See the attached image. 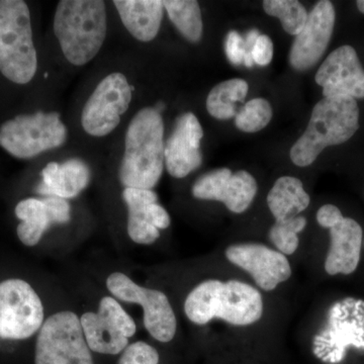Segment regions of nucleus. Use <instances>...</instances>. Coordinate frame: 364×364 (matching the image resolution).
I'll return each mask as SVG.
<instances>
[{"label": "nucleus", "instance_id": "obj_17", "mask_svg": "<svg viewBox=\"0 0 364 364\" xmlns=\"http://www.w3.org/2000/svg\"><path fill=\"white\" fill-rule=\"evenodd\" d=\"M14 213L21 220L16 234L21 243L28 247L37 246L46 232L54 225L71 221L70 203L55 196L26 198L16 205Z\"/></svg>", "mask_w": 364, "mask_h": 364}, {"label": "nucleus", "instance_id": "obj_32", "mask_svg": "<svg viewBox=\"0 0 364 364\" xmlns=\"http://www.w3.org/2000/svg\"><path fill=\"white\" fill-rule=\"evenodd\" d=\"M343 215L340 212L336 205H325L318 208L317 213V221L318 225L323 228H330L336 225L340 220L343 219Z\"/></svg>", "mask_w": 364, "mask_h": 364}, {"label": "nucleus", "instance_id": "obj_27", "mask_svg": "<svg viewBox=\"0 0 364 364\" xmlns=\"http://www.w3.org/2000/svg\"><path fill=\"white\" fill-rule=\"evenodd\" d=\"M306 219L298 215L286 221H275L269 231V239L284 255H291L299 247L298 235L305 229Z\"/></svg>", "mask_w": 364, "mask_h": 364}, {"label": "nucleus", "instance_id": "obj_18", "mask_svg": "<svg viewBox=\"0 0 364 364\" xmlns=\"http://www.w3.org/2000/svg\"><path fill=\"white\" fill-rule=\"evenodd\" d=\"M329 230L331 246L325 261L326 272L329 275L351 274L360 260L363 228L351 218H343Z\"/></svg>", "mask_w": 364, "mask_h": 364}, {"label": "nucleus", "instance_id": "obj_22", "mask_svg": "<svg viewBox=\"0 0 364 364\" xmlns=\"http://www.w3.org/2000/svg\"><path fill=\"white\" fill-rule=\"evenodd\" d=\"M310 196L303 182L293 176L279 177L267 196V205L275 221H286L298 217L310 205Z\"/></svg>", "mask_w": 364, "mask_h": 364}, {"label": "nucleus", "instance_id": "obj_5", "mask_svg": "<svg viewBox=\"0 0 364 364\" xmlns=\"http://www.w3.org/2000/svg\"><path fill=\"white\" fill-rule=\"evenodd\" d=\"M37 69L28 4L23 0H0V72L11 82L26 85Z\"/></svg>", "mask_w": 364, "mask_h": 364}, {"label": "nucleus", "instance_id": "obj_23", "mask_svg": "<svg viewBox=\"0 0 364 364\" xmlns=\"http://www.w3.org/2000/svg\"><path fill=\"white\" fill-rule=\"evenodd\" d=\"M248 90V83L244 79L232 78L223 81L208 93V114L215 119L222 121L236 117V104L245 100Z\"/></svg>", "mask_w": 364, "mask_h": 364}, {"label": "nucleus", "instance_id": "obj_30", "mask_svg": "<svg viewBox=\"0 0 364 364\" xmlns=\"http://www.w3.org/2000/svg\"><path fill=\"white\" fill-rule=\"evenodd\" d=\"M254 63L260 66L269 65L273 58V43L267 35H260L254 45L252 53Z\"/></svg>", "mask_w": 364, "mask_h": 364}, {"label": "nucleus", "instance_id": "obj_33", "mask_svg": "<svg viewBox=\"0 0 364 364\" xmlns=\"http://www.w3.org/2000/svg\"><path fill=\"white\" fill-rule=\"evenodd\" d=\"M259 36L260 33L255 30V28H253V30L249 31L246 37L244 38V49H245V53H244L243 64L247 68H251L254 65L252 54L251 53H252L254 45H255L256 41H257Z\"/></svg>", "mask_w": 364, "mask_h": 364}, {"label": "nucleus", "instance_id": "obj_10", "mask_svg": "<svg viewBox=\"0 0 364 364\" xmlns=\"http://www.w3.org/2000/svg\"><path fill=\"white\" fill-rule=\"evenodd\" d=\"M83 335L90 350L102 355H119L135 336V318L111 294L102 296L97 311L80 315Z\"/></svg>", "mask_w": 364, "mask_h": 364}, {"label": "nucleus", "instance_id": "obj_15", "mask_svg": "<svg viewBox=\"0 0 364 364\" xmlns=\"http://www.w3.org/2000/svg\"><path fill=\"white\" fill-rule=\"evenodd\" d=\"M315 80L323 88L324 97L364 98V69L351 46H341L333 51L318 69Z\"/></svg>", "mask_w": 364, "mask_h": 364}, {"label": "nucleus", "instance_id": "obj_26", "mask_svg": "<svg viewBox=\"0 0 364 364\" xmlns=\"http://www.w3.org/2000/svg\"><path fill=\"white\" fill-rule=\"evenodd\" d=\"M272 119V107L264 98H254L235 117V126L244 133L263 130Z\"/></svg>", "mask_w": 364, "mask_h": 364}, {"label": "nucleus", "instance_id": "obj_29", "mask_svg": "<svg viewBox=\"0 0 364 364\" xmlns=\"http://www.w3.org/2000/svg\"><path fill=\"white\" fill-rule=\"evenodd\" d=\"M225 52L227 58L233 65L240 66L243 64L244 38L236 31H230L228 33L226 43H225Z\"/></svg>", "mask_w": 364, "mask_h": 364}, {"label": "nucleus", "instance_id": "obj_24", "mask_svg": "<svg viewBox=\"0 0 364 364\" xmlns=\"http://www.w3.org/2000/svg\"><path fill=\"white\" fill-rule=\"evenodd\" d=\"M170 21L188 42L198 43L203 37V23L200 4L195 0L163 1Z\"/></svg>", "mask_w": 364, "mask_h": 364}, {"label": "nucleus", "instance_id": "obj_7", "mask_svg": "<svg viewBox=\"0 0 364 364\" xmlns=\"http://www.w3.org/2000/svg\"><path fill=\"white\" fill-rule=\"evenodd\" d=\"M58 112H38L9 119L0 127V146L18 159H31L66 142Z\"/></svg>", "mask_w": 364, "mask_h": 364}, {"label": "nucleus", "instance_id": "obj_3", "mask_svg": "<svg viewBox=\"0 0 364 364\" xmlns=\"http://www.w3.org/2000/svg\"><path fill=\"white\" fill-rule=\"evenodd\" d=\"M107 9L102 0H61L54 33L65 58L83 66L98 54L107 36Z\"/></svg>", "mask_w": 364, "mask_h": 364}, {"label": "nucleus", "instance_id": "obj_1", "mask_svg": "<svg viewBox=\"0 0 364 364\" xmlns=\"http://www.w3.org/2000/svg\"><path fill=\"white\" fill-rule=\"evenodd\" d=\"M164 123L155 107L136 112L127 129L119 178L124 188L152 191L164 169Z\"/></svg>", "mask_w": 364, "mask_h": 364}, {"label": "nucleus", "instance_id": "obj_14", "mask_svg": "<svg viewBox=\"0 0 364 364\" xmlns=\"http://www.w3.org/2000/svg\"><path fill=\"white\" fill-rule=\"evenodd\" d=\"M226 257L247 272L264 291L277 289L291 275V264L286 255L262 244H235L226 249Z\"/></svg>", "mask_w": 364, "mask_h": 364}, {"label": "nucleus", "instance_id": "obj_19", "mask_svg": "<svg viewBox=\"0 0 364 364\" xmlns=\"http://www.w3.org/2000/svg\"><path fill=\"white\" fill-rule=\"evenodd\" d=\"M43 181L37 193L45 196L71 200L82 193L90 182V169L80 159L62 163L51 162L43 169Z\"/></svg>", "mask_w": 364, "mask_h": 364}, {"label": "nucleus", "instance_id": "obj_13", "mask_svg": "<svg viewBox=\"0 0 364 364\" xmlns=\"http://www.w3.org/2000/svg\"><path fill=\"white\" fill-rule=\"evenodd\" d=\"M335 20L336 13L331 1L322 0L314 6L289 51V64L294 70H309L320 61L331 41Z\"/></svg>", "mask_w": 364, "mask_h": 364}, {"label": "nucleus", "instance_id": "obj_21", "mask_svg": "<svg viewBox=\"0 0 364 364\" xmlns=\"http://www.w3.org/2000/svg\"><path fill=\"white\" fill-rule=\"evenodd\" d=\"M123 200L128 208L127 232L138 245H151L160 238V231L148 219L147 207L158 202L155 191L149 189L124 188Z\"/></svg>", "mask_w": 364, "mask_h": 364}, {"label": "nucleus", "instance_id": "obj_16", "mask_svg": "<svg viewBox=\"0 0 364 364\" xmlns=\"http://www.w3.org/2000/svg\"><path fill=\"white\" fill-rule=\"evenodd\" d=\"M202 124L193 112L182 114L164 148V163L174 178H184L202 165Z\"/></svg>", "mask_w": 364, "mask_h": 364}, {"label": "nucleus", "instance_id": "obj_20", "mask_svg": "<svg viewBox=\"0 0 364 364\" xmlns=\"http://www.w3.org/2000/svg\"><path fill=\"white\" fill-rule=\"evenodd\" d=\"M119 18L129 33L140 42H151L159 33L163 18L160 0H114Z\"/></svg>", "mask_w": 364, "mask_h": 364}, {"label": "nucleus", "instance_id": "obj_8", "mask_svg": "<svg viewBox=\"0 0 364 364\" xmlns=\"http://www.w3.org/2000/svg\"><path fill=\"white\" fill-rule=\"evenodd\" d=\"M109 294L121 303L133 304L143 311L146 331L161 343H168L176 337L177 318L168 296L159 289L143 287L126 273L112 272L105 279Z\"/></svg>", "mask_w": 364, "mask_h": 364}, {"label": "nucleus", "instance_id": "obj_34", "mask_svg": "<svg viewBox=\"0 0 364 364\" xmlns=\"http://www.w3.org/2000/svg\"><path fill=\"white\" fill-rule=\"evenodd\" d=\"M356 6H358V11L364 14V0H358V1L356 2Z\"/></svg>", "mask_w": 364, "mask_h": 364}, {"label": "nucleus", "instance_id": "obj_31", "mask_svg": "<svg viewBox=\"0 0 364 364\" xmlns=\"http://www.w3.org/2000/svg\"><path fill=\"white\" fill-rule=\"evenodd\" d=\"M147 214L151 224L157 228L159 231L160 230L167 229V228H169L170 224H171V219H170L168 212L162 205H160L158 202L150 203L148 205Z\"/></svg>", "mask_w": 364, "mask_h": 364}, {"label": "nucleus", "instance_id": "obj_28", "mask_svg": "<svg viewBox=\"0 0 364 364\" xmlns=\"http://www.w3.org/2000/svg\"><path fill=\"white\" fill-rule=\"evenodd\" d=\"M160 355L155 347L145 341H135L119 354L117 364H159Z\"/></svg>", "mask_w": 364, "mask_h": 364}, {"label": "nucleus", "instance_id": "obj_4", "mask_svg": "<svg viewBox=\"0 0 364 364\" xmlns=\"http://www.w3.org/2000/svg\"><path fill=\"white\" fill-rule=\"evenodd\" d=\"M358 129L356 100L347 95L324 97L314 107L305 133L291 147V161L296 166H310L323 150L347 142Z\"/></svg>", "mask_w": 364, "mask_h": 364}, {"label": "nucleus", "instance_id": "obj_6", "mask_svg": "<svg viewBox=\"0 0 364 364\" xmlns=\"http://www.w3.org/2000/svg\"><path fill=\"white\" fill-rule=\"evenodd\" d=\"M80 316L62 309L50 314L36 339L35 364H95Z\"/></svg>", "mask_w": 364, "mask_h": 364}, {"label": "nucleus", "instance_id": "obj_2", "mask_svg": "<svg viewBox=\"0 0 364 364\" xmlns=\"http://www.w3.org/2000/svg\"><path fill=\"white\" fill-rule=\"evenodd\" d=\"M184 313L198 326L207 325L214 318L234 326H248L262 317V296L257 289L238 280L208 279L188 294Z\"/></svg>", "mask_w": 364, "mask_h": 364}, {"label": "nucleus", "instance_id": "obj_25", "mask_svg": "<svg viewBox=\"0 0 364 364\" xmlns=\"http://www.w3.org/2000/svg\"><path fill=\"white\" fill-rule=\"evenodd\" d=\"M262 6L268 16L279 18L282 28L289 35L296 37L308 21V11L296 0H265Z\"/></svg>", "mask_w": 364, "mask_h": 364}, {"label": "nucleus", "instance_id": "obj_9", "mask_svg": "<svg viewBox=\"0 0 364 364\" xmlns=\"http://www.w3.org/2000/svg\"><path fill=\"white\" fill-rule=\"evenodd\" d=\"M47 317L40 294L28 282L9 279L0 282V339L32 338Z\"/></svg>", "mask_w": 364, "mask_h": 364}, {"label": "nucleus", "instance_id": "obj_11", "mask_svg": "<svg viewBox=\"0 0 364 364\" xmlns=\"http://www.w3.org/2000/svg\"><path fill=\"white\" fill-rule=\"evenodd\" d=\"M132 102V88L123 73L114 72L102 79L88 98L81 124L88 135L105 136L121 123Z\"/></svg>", "mask_w": 364, "mask_h": 364}, {"label": "nucleus", "instance_id": "obj_12", "mask_svg": "<svg viewBox=\"0 0 364 364\" xmlns=\"http://www.w3.org/2000/svg\"><path fill=\"white\" fill-rule=\"evenodd\" d=\"M257 189V182L249 172L233 173L229 168H220L200 176L191 193L198 200H217L235 214H242L250 207Z\"/></svg>", "mask_w": 364, "mask_h": 364}]
</instances>
